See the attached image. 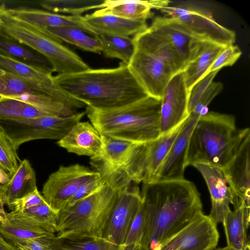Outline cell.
<instances>
[{
	"label": "cell",
	"mask_w": 250,
	"mask_h": 250,
	"mask_svg": "<svg viewBox=\"0 0 250 250\" xmlns=\"http://www.w3.org/2000/svg\"><path fill=\"white\" fill-rule=\"evenodd\" d=\"M0 30L43 56L57 74L75 73L90 68L62 42L10 15L4 4L0 5Z\"/></svg>",
	"instance_id": "8992f818"
},
{
	"label": "cell",
	"mask_w": 250,
	"mask_h": 250,
	"mask_svg": "<svg viewBox=\"0 0 250 250\" xmlns=\"http://www.w3.org/2000/svg\"><path fill=\"white\" fill-rule=\"evenodd\" d=\"M128 66L146 94L160 100L169 81L175 75L171 68L157 57L135 47Z\"/></svg>",
	"instance_id": "5bb4252c"
},
{
	"label": "cell",
	"mask_w": 250,
	"mask_h": 250,
	"mask_svg": "<svg viewBox=\"0 0 250 250\" xmlns=\"http://www.w3.org/2000/svg\"><path fill=\"white\" fill-rule=\"evenodd\" d=\"M158 10L167 17L177 19L201 40L225 46L235 42V32L218 23L210 14L192 8L169 5Z\"/></svg>",
	"instance_id": "7c38bea8"
},
{
	"label": "cell",
	"mask_w": 250,
	"mask_h": 250,
	"mask_svg": "<svg viewBox=\"0 0 250 250\" xmlns=\"http://www.w3.org/2000/svg\"><path fill=\"white\" fill-rule=\"evenodd\" d=\"M226 237L227 246L235 250H250L247 230L250 224V209L242 204L229 210L222 222Z\"/></svg>",
	"instance_id": "4316f807"
},
{
	"label": "cell",
	"mask_w": 250,
	"mask_h": 250,
	"mask_svg": "<svg viewBox=\"0 0 250 250\" xmlns=\"http://www.w3.org/2000/svg\"><path fill=\"white\" fill-rule=\"evenodd\" d=\"M0 250H20L16 247L6 241L0 234Z\"/></svg>",
	"instance_id": "f6af8a7d"
},
{
	"label": "cell",
	"mask_w": 250,
	"mask_h": 250,
	"mask_svg": "<svg viewBox=\"0 0 250 250\" xmlns=\"http://www.w3.org/2000/svg\"><path fill=\"white\" fill-rule=\"evenodd\" d=\"M250 134L249 128H237L233 115L213 111L203 113L189 140L186 167L199 163L223 169Z\"/></svg>",
	"instance_id": "3957f363"
},
{
	"label": "cell",
	"mask_w": 250,
	"mask_h": 250,
	"mask_svg": "<svg viewBox=\"0 0 250 250\" xmlns=\"http://www.w3.org/2000/svg\"><path fill=\"white\" fill-rule=\"evenodd\" d=\"M0 201H2V198H1V193L0 192ZM3 203V202H2Z\"/></svg>",
	"instance_id": "f907efd6"
},
{
	"label": "cell",
	"mask_w": 250,
	"mask_h": 250,
	"mask_svg": "<svg viewBox=\"0 0 250 250\" xmlns=\"http://www.w3.org/2000/svg\"><path fill=\"white\" fill-rule=\"evenodd\" d=\"M132 38L134 47L157 57L168 65L175 74L183 72L186 67L185 62L173 45L150 27Z\"/></svg>",
	"instance_id": "7402d4cb"
},
{
	"label": "cell",
	"mask_w": 250,
	"mask_h": 250,
	"mask_svg": "<svg viewBox=\"0 0 250 250\" xmlns=\"http://www.w3.org/2000/svg\"><path fill=\"white\" fill-rule=\"evenodd\" d=\"M161 100L148 96L129 104L110 109L85 106L90 122L102 135L134 143L161 135Z\"/></svg>",
	"instance_id": "277c9868"
},
{
	"label": "cell",
	"mask_w": 250,
	"mask_h": 250,
	"mask_svg": "<svg viewBox=\"0 0 250 250\" xmlns=\"http://www.w3.org/2000/svg\"><path fill=\"white\" fill-rule=\"evenodd\" d=\"M5 73V71L0 69V76L2 75Z\"/></svg>",
	"instance_id": "681fc988"
},
{
	"label": "cell",
	"mask_w": 250,
	"mask_h": 250,
	"mask_svg": "<svg viewBox=\"0 0 250 250\" xmlns=\"http://www.w3.org/2000/svg\"><path fill=\"white\" fill-rule=\"evenodd\" d=\"M62 42H67L83 50L102 53L99 37L91 35L76 27H48L41 30Z\"/></svg>",
	"instance_id": "f546056e"
},
{
	"label": "cell",
	"mask_w": 250,
	"mask_h": 250,
	"mask_svg": "<svg viewBox=\"0 0 250 250\" xmlns=\"http://www.w3.org/2000/svg\"><path fill=\"white\" fill-rule=\"evenodd\" d=\"M46 203L44 198L37 188L33 192L17 201L11 209L22 210L33 207Z\"/></svg>",
	"instance_id": "7bdbcfd3"
},
{
	"label": "cell",
	"mask_w": 250,
	"mask_h": 250,
	"mask_svg": "<svg viewBox=\"0 0 250 250\" xmlns=\"http://www.w3.org/2000/svg\"><path fill=\"white\" fill-rule=\"evenodd\" d=\"M202 113L192 110L175 139L160 168L157 181L184 179L189 140Z\"/></svg>",
	"instance_id": "ac0fdd59"
},
{
	"label": "cell",
	"mask_w": 250,
	"mask_h": 250,
	"mask_svg": "<svg viewBox=\"0 0 250 250\" xmlns=\"http://www.w3.org/2000/svg\"><path fill=\"white\" fill-rule=\"evenodd\" d=\"M85 114V111H83L66 117L45 116L32 119L1 120L0 126L18 150L21 144L30 141L61 140Z\"/></svg>",
	"instance_id": "ba28073f"
},
{
	"label": "cell",
	"mask_w": 250,
	"mask_h": 250,
	"mask_svg": "<svg viewBox=\"0 0 250 250\" xmlns=\"http://www.w3.org/2000/svg\"><path fill=\"white\" fill-rule=\"evenodd\" d=\"M149 27L173 45L186 65L193 60L209 42L196 37L174 18L157 17Z\"/></svg>",
	"instance_id": "2e32d148"
},
{
	"label": "cell",
	"mask_w": 250,
	"mask_h": 250,
	"mask_svg": "<svg viewBox=\"0 0 250 250\" xmlns=\"http://www.w3.org/2000/svg\"><path fill=\"white\" fill-rule=\"evenodd\" d=\"M169 0H104L96 14H108L125 19L146 20L152 17L151 10L169 5Z\"/></svg>",
	"instance_id": "cb8c5ba5"
},
{
	"label": "cell",
	"mask_w": 250,
	"mask_h": 250,
	"mask_svg": "<svg viewBox=\"0 0 250 250\" xmlns=\"http://www.w3.org/2000/svg\"><path fill=\"white\" fill-rule=\"evenodd\" d=\"M37 188L36 174L29 161L24 159L10 181L0 185V192L3 204L12 208L18 200L33 192Z\"/></svg>",
	"instance_id": "484cf974"
},
{
	"label": "cell",
	"mask_w": 250,
	"mask_h": 250,
	"mask_svg": "<svg viewBox=\"0 0 250 250\" xmlns=\"http://www.w3.org/2000/svg\"><path fill=\"white\" fill-rule=\"evenodd\" d=\"M225 47L209 42L193 60L187 64L182 72L188 91L196 83L209 73L215 60Z\"/></svg>",
	"instance_id": "4dcf8cb0"
},
{
	"label": "cell",
	"mask_w": 250,
	"mask_h": 250,
	"mask_svg": "<svg viewBox=\"0 0 250 250\" xmlns=\"http://www.w3.org/2000/svg\"><path fill=\"white\" fill-rule=\"evenodd\" d=\"M218 72V71H216L208 73L190 89L188 101L189 113L194 109L209 85L213 82V80Z\"/></svg>",
	"instance_id": "b9f144b4"
},
{
	"label": "cell",
	"mask_w": 250,
	"mask_h": 250,
	"mask_svg": "<svg viewBox=\"0 0 250 250\" xmlns=\"http://www.w3.org/2000/svg\"><path fill=\"white\" fill-rule=\"evenodd\" d=\"M212 250H235L232 248H231L230 247H229L228 246H226L225 247L223 248H215Z\"/></svg>",
	"instance_id": "c3c4849f"
},
{
	"label": "cell",
	"mask_w": 250,
	"mask_h": 250,
	"mask_svg": "<svg viewBox=\"0 0 250 250\" xmlns=\"http://www.w3.org/2000/svg\"><path fill=\"white\" fill-rule=\"evenodd\" d=\"M185 121L155 140L137 143L128 163L121 170L135 183L157 182L165 159Z\"/></svg>",
	"instance_id": "30bf717a"
},
{
	"label": "cell",
	"mask_w": 250,
	"mask_h": 250,
	"mask_svg": "<svg viewBox=\"0 0 250 250\" xmlns=\"http://www.w3.org/2000/svg\"><path fill=\"white\" fill-rule=\"evenodd\" d=\"M188 94L183 72L174 75L167 85L161 99V135L170 131L188 117Z\"/></svg>",
	"instance_id": "9a60e30c"
},
{
	"label": "cell",
	"mask_w": 250,
	"mask_h": 250,
	"mask_svg": "<svg viewBox=\"0 0 250 250\" xmlns=\"http://www.w3.org/2000/svg\"><path fill=\"white\" fill-rule=\"evenodd\" d=\"M104 153L98 158L90 159V164L102 174L121 170L128 163L137 143L102 135Z\"/></svg>",
	"instance_id": "603a6c76"
},
{
	"label": "cell",
	"mask_w": 250,
	"mask_h": 250,
	"mask_svg": "<svg viewBox=\"0 0 250 250\" xmlns=\"http://www.w3.org/2000/svg\"><path fill=\"white\" fill-rule=\"evenodd\" d=\"M107 180V175L98 172L79 188L65 207L71 206L77 201L95 193L106 184Z\"/></svg>",
	"instance_id": "ab89813d"
},
{
	"label": "cell",
	"mask_w": 250,
	"mask_h": 250,
	"mask_svg": "<svg viewBox=\"0 0 250 250\" xmlns=\"http://www.w3.org/2000/svg\"><path fill=\"white\" fill-rule=\"evenodd\" d=\"M58 213L47 203L22 210H13L7 218L54 234L57 232Z\"/></svg>",
	"instance_id": "83f0119b"
},
{
	"label": "cell",
	"mask_w": 250,
	"mask_h": 250,
	"mask_svg": "<svg viewBox=\"0 0 250 250\" xmlns=\"http://www.w3.org/2000/svg\"><path fill=\"white\" fill-rule=\"evenodd\" d=\"M105 175L108 180L103 188L59 211L57 235L74 234L99 237L118 190L132 182L122 171Z\"/></svg>",
	"instance_id": "5b68a950"
},
{
	"label": "cell",
	"mask_w": 250,
	"mask_h": 250,
	"mask_svg": "<svg viewBox=\"0 0 250 250\" xmlns=\"http://www.w3.org/2000/svg\"><path fill=\"white\" fill-rule=\"evenodd\" d=\"M3 203L0 201V225L7 221V214L4 209Z\"/></svg>",
	"instance_id": "7dc6e473"
},
{
	"label": "cell",
	"mask_w": 250,
	"mask_h": 250,
	"mask_svg": "<svg viewBox=\"0 0 250 250\" xmlns=\"http://www.w3.org/2000/svg\"><path fill=\"white\" fill-rule=\"evenodd\" d=\"M192 166L201 174L208 188L211 207L208 216L217 225L222 223L230 210L229 204H234V197L227 184L222 170L212 166L195 164Z\"/></svg>",
	"instance_id": "d6986e66"
},
{
	"label": "cell",
	"mask_w": 250,
	"mask_h": 250,
	"mask_svg": "<svg viewBox=\"0 0 250 250\" xmlns=\"http://www.w3.org/2000/svg\"><path fill=\"white\" fill-rule=\"evenodd\" d=\"M0 96L33 105L55 116L66 117L85 105L49 84L5 72L0 76Z\"/></svg>",
	"instance_id": "52a82bcc"
},
{
	"label": "cell",
	"mask_w": 250,
	"mask_h": 250,
	"mask_svg": "<svg viewBox=\"0 0 250 250\" xmlns=\"http://www.w3.org/2000/svg\"><path fill=\"white\" fill-rule=\"evenodd\" d=\"M102 46V52L109 58L119 59L128 64L134 51L133 38L115 36H98Z\"/></svg>",
	"instance_id": "e575fe53"
},
{
	"label": "cell",
	"mask_w": 250,
	"mask_h": 250,
	"mask_svg": "<svg viewBox=\"0 0 250 250\" xmlns=\"http://www.w3.org/2000/svg\"><path fill=\"white\" fill-rule=\"evenodd\" d=\"M55 234L23 240L13 245L20 250H48L50 239Z\"/></svg>",
	"instance_id": "ee69618b"
},
{
	"label": "cell",
	"mask_w": 250,
	"mask_h": 250,
	"mask_svg": "<svg viewBox=\"0 0 250 250\" xmlns=\"http://www.w3.org/2000/svg\"><path fill=\"white\" fill-rule=\"evenodd\" d=\"M53 116L39 108L15 99L0 96V121Z\"/></svg>",
	"instance_id": "1f68e13d"
},
{
	"label": "cell",
	"mask_w": 250,
	"mask_h": 250,
	"mask_svg": "<svg viewBox=\"0 0 250 250\" xmlns=\"http://www.w3.org/2000/svg\"><path fill=\"white\" fill-rule=\"evenodd\" d=\"M222 170L234 195V208L242 203L250 209V134L244 138L233 157Z\"/></svg>",
	"instance_id": "e0dca14e"
},
{
	"label": "cell",
	"mask_w": 250,
	"mask_h": 250,
	"mask_svg": "<svg viewBox=\"0 0 250 250\" xmlns=\"http://www.w3.org/2000/svg\"><path fill=\"white\" fill-rule=\"evenodd\" d=\"M219 238L217 225L201 211L155 250H212Z\"/></svg>",
	"instance_id": "4fadbf2b"
},
{
	"label": "cell",
	"mask_w": 250,
	"mask_h": 250,
	"mask_svg": "<svg viewBox=\"0 0 250 250\" xmlns=\"http://www.w3.org/2000/svg\"><path fill=\"white\" fill-rule=\"evenodd\" d=\"M0 69L41 83L54 84L52 72L33 66L0 55Z\"/></svg>",
	"instance_id": "836d02e7"
},
{
	"label": "cell",
	"mask_w": 250,
	"mask_h": 250,
	"mask_svg": "<svg viewBox=\"0 0 250 250\" xmlns=\"http://www.w3.org/2000/svg\"><path fill=\"white\" fill-rule=\"evenodd\" d=\"M0 55L52 72L49 62L42 55L0 30Z\"/></svg>",
	"instance_id": "f1b7e54d"
},
{
	"label": "cell",
	"mask_w": 250,
	"mask_h": 250,
	"mask_svg": "<svg viewBox=\"0 0 250 250\" xmlns=\"http://www.w3.org/2000/svg\"><path fill=\"white\" fill-rule=\"evenodd\" d=\"M7 11L14 18L40 30L48 27L72 26L87 32L81 22V16L65 15L40 9L21 7L7 8Z\"/></svg>",
	"instance_id": "d4e9b609"
},
{
	"label": "cell",
	"mask_w": 250,
	"mask_h": 250,
	"mask_svg": "<svg viewBox=\"0 0 250 250\" xmlns=\"http://www.w3.org/2000/svg\"><path fill=\"white\" fill-rule=\"evenodd\" d=\"M104 0H44L41 6L48 11L59 14H68L80 16L83 13L95 9H100Z\"/></svg>",
	"instance_id": "d590c367"
},
{
	"label": "cell",
	"mask_w": 250,
	"mask_h": 250,
	"mask_svg": "<svg viewBox=\"0 0 250 250\" xmlns=\"http://www.w3.org/2000/svg\"><path fill=\"white\" fill-rule=\"evenodd\" d=\"M17 151L5 131L0 126V168L11 177L21 162Z\"/></svg>",
	"instance_id": "f35d334b"
},
{
	"label": "cell",
	"mask_w": 250,
	"mask_h": 250,
	"mask_svg": "<svg viewBox=\"0 0 250 250\" xmlns=\"http://www.w3.org/2000/svg\"><path fill=\"white\" fill-rule=\"evenodd\" d=\"M132 183L118 190L114 205L101 229L99 238L104 250H121L142 204L139 188Z\"/></svg>",
	"instance_id": "9c48e42d"
},
{
	"label": "cell",
	"mask_w": 250,
	"mask_h": 250,
	"mask_svg": "<svg viewBox=\"0 0 250 250\" xmlns=\"http://www.w3.org/2000/svg\"><path fill=\"white\" fill-rule=\"evenodd\" d=\"M10 175L0 168V184L1 185L5 184L10 181Z\"/></svg>",
	"instance_id": "bcb514c9"
},
{
	"label": "cell",
	"mask_w": 250,
	"mask_h": 250,
	"mask_svg": "<svg viewBox=\"0 0 250 250\" xmlns=\"http://www.w3.org/2000/svg\"><path fill=\"white\" fill-rule=\"evenodd\" d=\"M48 250H104L98 237L82 235H54L51 237Z\"/></svg>",
	"instance_id": "d6a6232c"
},
{
	"label": "cell",
	"mask_w": 250,
	"mask_h": 250,
	"mask_svg": "<svg viewBox=\"0 0 250 250\" xmlns=\"http://www.w3.org/2000/svg\"><path fill=\"white\" fill-rule=\"evenodd\" d=\"M57 145L68 152L90 159L101 157L104 153L102 134L89 122L76 123Z\"/></svg>",
	"instance_id": "ffe728a7"
},
{
	"label": "cell",
	"mask_w": 250,
	"mask_h": 250,
	"mask_svg": "<svg viewBox=\"0 0 250 250\" xmlns=\"http://www.w3.org/2000/svg\"><path fill=\"white\" fill-rule=\"evenodd\" d=\"M81 22L85 30L94 36L130 37L147 27L146 20H130L108 14L94 12L81 16Z\"/></svg>",
	"instance_id": "44dd1931"
},
{
	"label": "cell",
	"mask_w": 250,
	"mask_h": 250,
	"mask_svg": "<svg viewBox=\"0 0 250 250\" xmlns=\"http://www.w3.org/2000/svg\"><path fill=\"white\" fill-rule=\"evenodd\" d=\"M240 48L234 44L229 45L218 55L209 70V72L219 71L222 68L233 65L242 55Z\"/></svg>",
	"instance_id": "60d3db41"
},
{
	"label": "cell",
	"mask_w": 250,
	"mask_h": 250,
	"mask_svg": "<svg viewBox=\"0 0 250 250\" xmlns=\"http://www.w3.org/2000/svg\"><path fill=\"white\" fill-rule=\"evenodd\" d=\"M53 83L63 93L97 109L120 107L148 96L128 64L122 62L113 68H90L75 73L57 74L53 76Z\"/></svg>",
	"instance_id": "7a4b0ae2"
},
{
	"label": "cell",
	"mask_w": 250,
	"mask_h": 250,
	"mask_svg": "<svg viewBox=\"0 0 250 250\" xmlns=\"http://www.w3.org/2000/svg\"><path fill=\"white\" fill-rule=\"evenodd\" d=\"M146 221V213L142 203L121 250H147L145 243Z\"/></svg>",
	"instance_id": "74e56055"
},
{
	"label": "cell",
	"mask_w": 250,
	"mask_h": 250,
	"mask_svg": "<svg viewBox=\"0 0 250 250\" xmlns=\"http://www.w3.org/2000/svg\"><path fill=\"white\" fill-rule=\"evenodd\" d=\"M98 172L76 164L61 166L44 184L42 193L48 205L59 212L65 207L79 188Z\"/></svg>",
	"instance_id": "8fae6325"
},
{
	"label": "cell",
	"mask_w": 250,
	"mask_h": 250,
	"mask_svg": "<svg viewBox=\"0 0 250 250\" xmlns=\"http://www.w3.org/2000/svg\"><path fill=\"white\" fill-rule=\"evenodd\" d=\"M0 234L6 241L14 245L19 241L55 234L7 218L5 222L0 225Z\"/></svg>",
	"instance_id": "8d00e7d4"
},
{
	"label": "cell",
	"mask_w": 250,
	"mask_h": 250,
	"mask_svg": "<svg viewBox=\"0 0 250 250\" xmlns=\"http://www.w3.org/2000/svg\"><path fill=\"white\" fill-rule=\"evenodd\" d=\"M144 185L145 243L147 250H155L203 211V206L195 185L185 179Z\"/></svg>",
	"instance_id": "6da1fadb"
}]
</instances>
